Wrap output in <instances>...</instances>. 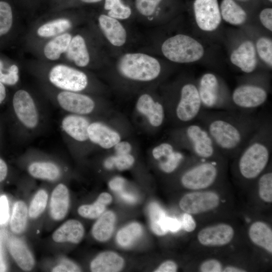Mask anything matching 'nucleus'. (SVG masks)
I'll return each mask as SVG.
<instances>
[{
    "label": "nucleus",
    "instance_id": "nucleus-1",
    "mask_svg": "<svg viewBox=\"0 0 272 272\" xmlns=\"http://www.w3.org/2000/svg\"><path fill=\"white\" fill-rule=\"evenodd\" d=\"M265 114L238 110L203 109L196 121L208 130L220 153L234 159L261 124Z\"/></svg>",
    "mask_w": 272,
    "mask_h": 272
},
{
    "label": "nucleus",
    "instance_id": "nucleus-2",
    "mask_svg": "<svg viewBox=\"0 0 272 272\" xmlns=\"http://www.w3.org/2000/svg\"><path fill=\"white\" fill-rule=\"evenodd\" d=\"M272 151V119L265 115L247 144L234 158V176L244 184H252L270 163Z\"/></svg>",
    "mask_w": 272,
    "mask_h": 272
},
{
    "label": "nucleus",
    "instance_id": "nucleus-3",
    "mask_svg": "<svg viewBox=\"0 0 272 272\" xmlns=\"http://www.w3.org/2000/svg\"><path fill=\"white\" fill-rule=\"evenodd\" d=\"M227 158L205 159L193 156L184 166L179 181L190 191L210 189L223 183L227 169Z\"/></svg>",
    "mask_w": 272,
    "mask_h": 272
},
{
    "label": "nucleus",
    "instance_id": "nucleus-4",
    "mask_svg": "<svg viewBox=\"0 0 272 272\" xmlns=\"http://www.w3.org/2000/svg\"><path fill=\"white\" fill-rule=\"evenodd\" d=\"M174 139L180 148L201 159L226 158L219 151L206 128L199 122L183 125L174 134Z\"/></svg>",
    "mask_w": 272,
    "mask_h": 272
},
{
    "label": "nucleus",
    "instance_id": "nucleus-5",
    "mask_svg": "<svg viewBox=\"0 0 272 272\" xmlns=\"http://www.w3.org/2000/svg\"><path fill=\"white\" fill-rule=\"evenodd\" d=\"M120 74L126 78L147 82L156 79L161 72V65L155 58L141 53H127L117 63Z\"/></svg>",
    "mask_w": 272,
    "mask_h": 272
},
{
    "label": "nucleus",
    "instance_id": "nucleus-6",
    "mask_svg": "<svg viewBox=\"0 0 272 272\" xmlns=\"http://www.w3.org/2000/svg\"><path fill=\"white\" fill-rule=\"evenodd\" d=\"M197 86L203 109L237 110L232 102L231 96L214 74L203 75Z\"/></svg>",
    "mask_w": 272,
    "mask_h": 272
},
{
    "label": "nucleus",
    "instance_id": "nucleus-7",
    "mask_svg": "<svg viewBox=\"0 0 272 272\" xmlns=\"http://www.w3.org/2000/svg\"><path fill=\"white\" fill-rule=\"evenodd\" d=\"M170 108L175 120L183 126L196 121L203 109L197 86L189 82L184 84L176 101Z\"/></svg>",
    "mask_w": 272,
    "mask_h": 272
},
{
    "label": "nucleus",
    "instance_id": "nucleus-8",
    "mask_svg": "<svg viewBox=\"0 0 272 272\" xmlns=\"http://www.w3.org/2000/svg\"><path fill=\"white\" fill-rule=\"evenodd\" d=\"M161 50L167 58L178 63L196 61L204 54L202 45L184 34H177L168 38L163 42Z\"/></svg>",
    "mask_w": 272,
    "mask_h": 272
},
{
    "label": "nucleus",
    "instance_id": "nucleus-9",
    "mask_svg": "<svg viewBox=\"0 0 272 272\" xmlns=\"http://www.w3.org/2000/svg\"><path fill=\"white\" fill-rule=\"evenodd\" d=\"M218 192L210 189L190 191L180 199L179 206L184 213L191 215L208 213L218 209L222 203Z\"/></svg>",
    "mask_w": 272,
    "mask_h": 272
},
{
    "label": "nucleus",
    "instance_id": "nucleus-10",
    "mask_svg": "<svg viewBox=\"0 0 272 272\" xmlns=\"http://www.w3.org/2000/svg\"><path fill=\"white\" fill-rule=\"evenodd\" d=\"M268 92L262 86L244 83L238 86L231 95L232 102L238 110L254 111L267 100Z\"/></svg>",
    "mask_w": 272,
    "mask_h": 272
},
{
    "label": "nucleus",
    "instance_id": "nucleus-11",
    "mask_svg": "<svg viewBox=\"0 0 272 272\" xmlns=\"http://www.w3.org/2000/svg\"><path fill=\"white\" fill-rule=\"evenodd\" d=\"M49 79L57 88L67 91H80L88 85V78L85 73L63 64L57 65L51 70Z\"/></svg>",
    "mask_w": 272,
    "mask_h": 272
},
{
    "label": "nucleus",
    "instance_id": "nucleus-12",
    "mask_svg": "<svg viewBox=\"0 0 272 272\" xmlns=\"http://www.w3.org/2000/svg\"><path fill=\"white\" fill-rule=\"evenodd\" d=\"M177 148L173 143L168 142L161 143L153 148V157L157 162L159 169L163 173H173L182 164L188 162L193 157L191 154L186 155Z\"/></svg>",
    "mask_w": 272,
    "mask_h": 272
},
{
    "label": "nucleus",
    "instance_id": "nucleus-13",
    "mask_svg": "<svg viewBox=\"0 0 272 272\" xmlns=\"http://www.w3.org/2000/svg\"><path fill=\"white\" fill-rule=\"evenodd\" d=\"M235 235V230L232 225L220 223L201 229L197 233L196 239L203 246L219 247L229 244Z\"/></svg>",
    "mask_w": 272,
    "mask_h": 272
},
{
    "label": "nucleus",
    "instance_id": "nucleus-14",
    "mask_svg": "<svg viewBox=\"0 0 272 272\" xmlns=\"http://www.w3.org/2000/svg\"><path fill=\"white\" fill-rule=\"evenodd\" d=\"M195 21L205 31L216 30L221 22V15L217 0H195L193 4Z\"/></svg>",
    "mask_w": 272,
    "mask_h": 272
},
{
    "label": "nucleus",
    "instance_id": "nucleus-15",
    "mask_svg": "<svg viewBox=\"0 0 272 272\" xmlns=\"http://www.w3.org/2000/svg\"><path fill=\"white\" fill-rule=\"evenodd\" d=\"M13 105L17 117L25 126L33 128L37 125V111L32 98L27 91H17L13 96Z\"/></svg>",
    "mask_w": 272,
    "mask_h": 272
},
{
    "label": "nucleus",
    "instance_id": "nucleus-16",
    "mask_svg": "<svg viewBox=\"0 0 272 272\" xmlns=\"http://www.w3.org/2000/svg\"><path fill=\"white\" fill-rule=\"evenodd\" d=\"M57 99L64 110L78 114H89L95 107V103L90 97L72 91L60 92Z\"/></svg>",
    "mask_w": 272,
    "mask_h": 272
},
{
    "label": "nucleus",
    "instance_id": "nucleus-17",
    "mask_svg": "<svg viewBox=\"0 0 272 272\" xmlns=\"http://www.w3.org/2000/svg\"><path fill=\"white\" fill-rule=\"evenodd\" d=\"M136 108L140 113L147 117L153 127H159L164 122L166 114L164 106L150 95L144 94L140 96Z\"/></svg>",
    "mask_w": 272,
    "mask_h": 272
},
{
    "label": "nucleus",
    "instance_id": "nucleus-18",
    "mask_svg": "<svg viewBox=\"0 0 272 272\" xmlns=\"http://www.w3.org/2000/svg\"><path fill=\"white\" fill-rule=\"evenodd\" d=\"M230 60L242 72L247 74L253 72L257 65L256 50L253 42L247 40L242 43L231 53Z\"/></svg>",
    "mask_w": 272,
    "mask_h": 272
},
{
    "label": "nucleus",
    "instance_id": "nucleus-19",
    "mask_svg": "<svg viewBox=\"0 0 272 272\" xmlns=\"http://www.w3.org/2000/svg\"><path fill=\"white\" fill-rule=\"evenodd\" d=\"M88 135L92 143L107 149L113 147L121 139L117 131L100 122L90 123Z\"/></svg>",
    "mask_w": 272,
    "mask_h": 272
},
{
    "label": "nucleus",
    "instance_id": "nucleus-20",
    "mask_svg": "<svg viewBox=\"0 0 272 272\" xmlns=\"http://www.w3.org/2000/svg\"><path fill=\"white\" fill-rule=\"evenodd\" d=\"M248 236L251 243L267 253L272 254V229L265 222H253L248 229Z\"/></svg>",
    "mask_w": 272,
    "mask_h": 272
},
{
    "label": "nucleus",
    "instance_id": "nucleus-21",
    "mask_svg": "<svg viewBox=\"0 0 272 272\" xmlns=\"http://www.w3.org/2000/svg\"><path fill=\"white\" fill-rule=\"evenodd\" d=\"M70 193L63 184H58L53 190L49 203L50 215L55 221H61L66 216L70 207Z\"/></svg>",
    "mask_w": 272,
    "mask_h": 272
},
{
    "label": "nucleus",
    "instance_id": "nucleus-22",
    "mask_svg": "<svg viewBox=\"0 0 272 272\" xmlns=\"http://www.w3.org/2000/svg\"><path fill=\"white\" fill-rule=\"evenodd\" d=\"M98 22L104 35L111 44L121 46L125 43L126 31L116 19L102 14L99 17Z\"/></svg>",
    "mask_w": 272,
    "mask_h": 272
},
{
    "label": "nucleus",
    "instance_id": "nucleus-23",
    "mask_svg": "<svg viewBox=\"0 0 272 272\" xmlns=\"http://www.w3.org/2000/svg\"><path fill=\"white\" fill-rule=\"evenodd\" d=\"M85 230L82 224L74 219L67 220L52 234L53 240L57 243H79L83 239Z\"/></svg>",
    "mask_w": 272,
    "mask_h": 272
},
{
    "label": "nucleus",
    "instance_id": "nucleus-24",
    "mask_svg": "<svg viewBox=\"0 0 272 272\" xmlns=\"http://www.w3.org/2000/svg\"><path fill=\"white\" fill-rule=\"evenodd\" d=\"M124 264V259L117 253L104 251L99 254L90 264L93 272H117L120 271Z\"/></svg>",
    "mask_w": 272,
    "mask_h": 272
},
{
    "label": "nucleus",
    "instance_id": "nucleus-25",
    "mask_svg": "<svg viewBox=\"0 0 272 272\" xmlns=\"http://www.w3.org/2000/svg\"><path fill=\"white\" fill-rule=\"evenodd\" d=\"M8 248L14 260L22 269L29 271L33 268L34 256L24 242L17 238H11L8 242Z\"/></svg>",
    "mask_w": 272,
    "mask_h": 272
},
{
    "label": "nucleus",
    "instance_id": "nucleus-26",
    "mask_svg": "<svg viewBox=\"0 0 272 272\" xmlns=\"http://www.w3.org/2000/svg\"><path fill=\"white\" fill-rule=\"evenodd\" d=\"M90 123L85 117L78 115L65 117L61 123L63 130L71 137L79 142L88 139V128Z\"/></svg>",
    "mask_w": 272,
    "mask_h": 272
},
{
    "label": "nucleus",
    "instance_id": "nucleus-27",
    "mask_svg": "<svg viewBox=\"0 0 272 272\" xmlns=\"http://www.w3.org/2000/svg\"><path fill=\"white\" fill-rule=\"evenodd\" d=\"M116 221L115 214L108 211L103 213L94 224L92 234L98 241L105 242L112 236Z\"/></svg>",
    "mask_w": 272,
    "mask_h": 272
},
{
    "label": "nucleus",
    "instance_id": "nucleus-28",
    "mask_svg": "<svg viewBox=\"0 0 272 272\" xmlns=\"http://www.w3.org/2000/svg\"><path fill=\"white\" fill-rule=\"evenodd\" d=\"M69 59L81 67L87 65L90 61L89 54L84 39L80 35L72 38L66 50Z\"/></svg>",
    "mask_w": 272,
    "mask_h": 272
},
{
    "label": "nucleus",
    "instance_id": "nucleus-29",
    "mask_svg": "<svg viewBox=\"0 0 272 272\" xmlns=\"http://www.w3.org/2000/svg\"><path fill=\"white\" fill-rule=\"evenodd\" d=\"M220 10L223 19L232 25L242 24L246 20V12L233 0H223Z\"/></svg>",
    "mask_w": 272,
    "mask_h": 272
},
{
    "label": "nucleus",
    "instance_id": "nucleus-30",
    "mask_svg": "<svg viewBox=\"0 0 272 272\" xmlns=\"http://www.w3.org/2000/svg\"><path fill=\"white\" fill-rule=\"evenodd\" d=\"M112 200V197L109 193L102 192L93 203L80 206L78 208V212L81 217L85 218L94 219L99 218Z\"/></svg>",
    "mask_w": 272,
    "mask_h": 272
},
{
    "label": "nucleus",
    "instance_id": "nucleus-31",
    "mask_svg": "<svg viewBox=\"0 0 272 272\" xmlns=\"http://www.w3.org/2000/svg\"><path fill=\"white\" fill-rule=\"evenodd\" d=\"M28 172L33 177L48 180L57 179L60 174L59 168L49 162H35L28 167Z\"/></svg>",
    "mask_w": 272,
    "mask_h": 272
},
{
    "label": "nucleus",
    "instance_id": "nucleus-32",
    "mask_svg": "<svg viewBox=\"0 0 272 272\" xmlns=\"http://www.w3.org/2000/svg\"><path fill=\"white\" fill-rule=\"evenodd\" d=\"M72 39L69 33L59 35L48 42L44 47V53L49 59H58L61 54L66 51Z\"/></svg>",
    "mask_w": 272,
    "mask_h": 272
},
{
    "label": "nucleus",
    "instance_id": "nucleus-33",
    "mask_svg": "<svg viewBox=\"0 0 272 272\" xmlns=\"http://www.w3.org/2000/svg\"><path fill=\"white\" fill-rule=\"evenodd\" d=\"M143 232V227L140 224L131 223L118 231L116 237V241L122 247H129L141 237Z\"/></svg>",
    "mask_w": 272,
    "mask_h": 272
},
{
    "label": "nucleus",
    "instance_id": "nucleus-34",
    "mask_svg": "<svg viewBox=\"0 0 272 272\" xmlns=\"http://www.w3.org/2000/svg\"><path fill=\"white\" fill-rule=\"evenodd\" d=\"M257 188L260 199L266 203L272 202V171L271 163L253 183ZM252 183V184H253Z\"/></svg>",
    "mask_w": 272,
    "mask_h": 272
},
{
    "label": "nucleus",
    "instance_id": "nucleus-35",
    "mask_svg": "<svg viewBox=\"0 0 272 272\" xmlns=\"http://www.w3.org/2000/svg\"><path fill=\"white\" fill-rule=\"evenodd\" d=\"M148 212L153 232L158 235L166 234L168 231L166 225L167 216L164 210L157 203L153 202L149 206Z\"/></svg>",
    "mask_w": 272,
    "mask_h": 272
},
{
    "label": "nucleus",
    "instance_id": "nucleus-36",
    "mask_svg": "<svg viewBox=\"0 0 272 272\" xmlns=\"http://www.w3.org/2000/svg\"><path fill=\"white\" fill-rule=\"evenodd\" d=\"M28 209L22 200L17 201L14 205L10 221V228L16 234L23 232L26 227Z\"/></svg>",
    "mask_w": 272,
    "mask_h": 272
},
{
    "label": "nucleus",
    "instance_id": "nucleus-37",
    "mask_svg": "<svg viewBox=\"0 0 272 272\" xmlns=\"http://www.w3.org/2000/svg\"><path fill=\"white\" fill-rule=\"evenodd\" d=\"M71 26V22L68 19H58L42 25L38 29L37 32L41 37H52L65 31Z\"/></svg>",
    "mask_w": 272,
    "mask_h": 272
},
{
    "label": "nucleus",
    "instance_id": "nucleus-38",
    "mask_svg": "<svg viewBox=\"0 0 272 272\" xmlns=\"http://www.w3.org/2000/svg\"><path fill=\"white\" fill-rule=\"evenodd\" d=\"M13 13L11 6L5 1H0V39L6 36L13 25Z\"/></svg>",
    "mask_w": 272,
    "mask_h": 272
},
{
    "label": "nucleus",
    "instance_id": "nucleus-39",
    "mask_svg": "<svg viewBox=\"0 0 272 272\" xmlns=\"http://www.w3.org/2000/svg\"><path fill=\"white\" fill-rule=\"evenodd\" d=\"M134 162V158L130 153L127 154H115L108 157L104 163V167L108 169L116 167L120 171L130 168Z\"/></svg>",
    "mask_w": 272,
    "mask_h": 272
},
{
    "label": "nucleus",
    "instance_id": "nucleus-40",
    "mask_svg": "<svg viewBox=\"0 0 272 272\" xmlns=\"http://www.w3.org/2000/svg\"><path fill=\"white\" fill-rule=\"evenodd\" d=\"M48 194L44 189L38 190L32 198L29 209L28 215L32 219H36L44 211L47 203Z\"/></svg>",
    "mask_w": 272,
    "mask_h": 272
},
{
    "label": "nucleus",
    "instance_id": "nucleus-41",
    "mask_svg": "<svg viewBox=\"0 0 272 272\" xmlns=\"http://www.w3.org/2000/svg\"><path fill=\"white\" fill-rule=\"evenodd\" d=\"M104 9L108 10V16L118 19H126L131 15V9L121 0H105Z\"/></svg>",
    "mask_w": 272,
    "mask_h": 272
},
{
    "label": "nucleus",
    "instance_id": "nucleus-42",
    "mask_svg": "<svg viewBox=\"0 0 272 272\" xmlns=\"http://www.w3.org/2000/svg\"><path fill=\"white\" fill-rule=\"evenodd\" d=\"M19 69L12 64L6 69L3 60L0 58V82L7 85H15L19 80Z\"/></svg>",
    "mask_w": 272,
    "mask_h": 272
},
{
    "label": "nucleus",
    "instance_id": "nucleus-43",
    "mask_svg": "<svg viewBox=\"0 0 272 272\" xmlns=\"http://www.w3.org/2000/svg\"><path fill=\"white\" fill-rule=\"evenodd\" d=\"M256 48L260 58L270 67L272 66V41L266 37L260 38L256 42Z\"/></svg>",
    "mask_w": 272,
    "mask_h": 272
},
{
    "label": "nucleus",
    "instance_id": "nucleus-44",
    "mask_svg": "<svg viewBox=\"0 0 272 272\" xmlns=\"http://www.w3.org/2000/svg\"><path fill=\"white\" fill-rule=\"evenodd\" d=\"M162 0H135V7L142 15L151 16L158 4Z\"/></svg>",
    "mask_w": 272,
    "mask_h": 272
},
{
    "label": "nucleus",
    "instance_id": "nucleus-45",
    "mask_svg": "<svg viewBox=\"0 0 272 272\" xmlns=\"http://www.w3.org/2000/svg\"><path fill=\"white\" fill-rule=\"evenodd\" d=\"M225 266L220 260L209 258L201 262L198 269L201 272H223Z\"/></svg>",
    "mask_w": 272,
    "mask_h": 272
},
{
    "label": "nucleus",
    "instance_id": "nucleus-46",
    "mask_svg": "<svg viewBox=\"0 0 272 272\" xmlns=\"http://www.w3.org/2000/svg\"><path fill=\"white\" fill-rule=\"evenodd\" d=\"M81 268L74 262L63 259L52 268V271L54 272H76L81 271Z\"/></svg>",
    "mask_w": 272,
    "mask_h": 272
},
{
    "label": "nucleus",
    "instance_id": "nucleus-47",
    "mask_svg": "<svg viewBox=\"0 0 272 272\" xmlns=\"http://www.w3.org/2000/svg\"><path fill=\"white\" fill-rule=\"evenodd\" d=\"M181 227L187 232H192L195 230L197 224L192 216L189 214L184 213L181 219Z\"/></svg>",
    "mask_w": 272,
    "mask_h": 272
},
{
    "label": "nucleus",
    "instance_id": "nucleus-48",
    "mask_svg": "<svg viewBox=\"0 0 272 272\" xmlns=\"http://www.w3.org/2000/svg\"><path fill=\"white\" fill-rule=\"evenodd\" d=\"M259 19L262 24L268 30L272 31V9L266 8L262 10L259 14Z\"/></svg>",
    "mask_w": 272,
    "mask_h": 272
},
{
    "label": "nucleus",
    "instance_id": "nucleus-49",
    "mask_svg": "<svg viewBox=\"0 0 272 272\" xmlns=\"http://www.w3.org/2000/svg\"><path fill=\"white\" fill-rule=\"evenodd\" d=\"M9 203L5 195L0 197V225L5 223L9 218Z\"/></svg>",
    "mask_w": 272,
    "mask_h": 272
},
{
    "label": "nucleus",
    "instance_id": "nucleus-50",
    "mask_svg": "<svg viewBox=\"0 0 272 272\" xmlns=\"http://www.w3.org/2000/svg\"><path fill=\"white\" fill-rule=\"evenodd\" d=\"M178 270L177 263L172 260H166L162 262L154 271L175 272Z\"/></svg>",
    "mask_w": 272,
    "mask_h": 272
},
{
    "label": "nucleus",
    "instance_id": "nucleus-51",
    "mask_svg": "<svg viewBox=\"0 0 272 272\" xmlns=\"http://www.w3.org/2000/svg\"><path fill=\"white\" fill-rule=\"evenodd\" d=\"M115 154H127L130 153L131 146L126 141H119L114 147Z\"/></svg>",
    "mask_w": 272,
    "mask_h": 272
},
{
    "label": "nucleus",
    "instance_id": "nucleus-52",
    "mask_svg": "<svg viewBox=\"0 0 272 272\" xmlns=\"http://www.w3.org/2000/svg\"><path fill=\"white\" fill-rule=\"evenodd\" d=\"M124 184V179L120 177H116L113 178L109 183V186L110 189L118 192L123 190Z\"/></svg>",
    "mask_w": 272,
    "mask_h": 272
},
{
    "label": "nucleus",
    "instance_id": "nucleus-53",
    "mask_svg": "<svg viewBox=\"0 0 272 272\" xmlns=\"http://www.w3.org/2000/svg\"><path fill=\"white\" fill-rule=\"evenodd\" d=\"M166 225L167 230L173 232H177L181 227V222L177 219L169 217H167Z\"/></svg>",
    "mask_w": 272,
    "mask_h": 272
},
{
    "label": "nucleus",
    "instance_id": "nucleus-54",
    "mask_svg": "<svg viewBox=\"0 0 272 272\" xmlns=\"http://www.w3.org/2000/svg\"><path fill=\"white\" fill-rule=\"evenodd\" d=\"M246 269L239 266L234 265H225L223 272H245Z\"/></svg>",
    "mask_w": 272,
    "mask_h": 272
},
{
    "label": "nucleus",
    "instance_id": "nucleus-55",
    "mask_svg": "<svg viewBox=\"0 0 272 272\" xmlns=\"http://www.w3.org/2000/svg\"><path fill=\"white\" fill-rule=\"evenodd\" d=\"M8 168L4 160L0 159V182L4 180L7 176Z\"/></svg>",
    "mask_w": 272,
    "mask_h": 272
},
{
    "label": "nucleus",
    "instance_id": "nucleus-56",
    "mask_svg": "<svg viewBox=\"0 0 272 272\" xmlns=\"http://www.w3.org/2000/svg\"><path fill=\"white\" fill-rule=\"evenodd\" d=\"M119 192L121 198L123 199L125 201L131 203L135 202L136 198L133 195L124 192L122 190Z\"/></svg>",
    "mask_w": 272,
    "mask_h": 272
},
{
    "label": "nucleus",
    "instance_id": "nucleus-57",
    "mask_svg": "<svg viewBox=\"0 0 272 272\" xmlns=\"http://www.w3.org/2000/svg\"><path fill=\"white\" fill-rule=\"evenodd\" d=\"M6 97V91L4 85L0 82V104Z\"/></svg>",
    "mask_w": 272,
    "mask_h": 272
},
{
    "label": "nucleus",
    "instance_id": "nucleus-58",
    "mask_svg": "<svg viewBox=\"0 0 272 272\" xmlns=\"http://www.w3.org/2000/svg\"><path fill=\"white\" fill-rule=\"evenodd\" d=\"M7 267L2 256H0V271H6Z\"/></svg>",
    "mask_w": 272,
    "mask_h": 272
},
{
    "label": "nucleus",
    "instance_id": "nucleus-59",
    "mask_svg": "<svg viewBox=\"0 0 272 272\" xmlns=\"http://www.w3.org/2000/svg\"><path fill=\"white\" fill-rule=\"evenodd\" d=\"M81 1L86 3H95L100 2L102 0H81Z\"/></svg>",
    "mask_w": 272,
    "mask_h": 272
},
{
    "label": "nucleus",
    "instance_id": "nucleus-60",
    "mask_svg": "<svg viewBox=\"0 0 272 272\" xmlns=\"http://www.w3.org/2000/svg\"><path fill=\"white\" fill-rule=\"evenodd\" d=\"M269 1L270 2H271V1H272V0H269Z\"/></svg>",
    "mask_w": 272,
    "mask_h": 272
},
{
    "label": "nucleus",
    "instance_id": "nucleus-61",
    "mask_svg": "<svg viewBox=\"0 0 272 272\" xmlns=\"http://www.w3.org/2000/svg\"><path fill=\"white\" fill-rule=\"evenodd\" d=\"M241 1H245V0H241Z\"/></svg>",
    "mask_w": 272,
    "mask_h": 272
},
{
    "label": "nucleus",
    "instance_id": "nucleus-62",
    "mask_svg": "<svg viewBox=\"0 0 272 272\" xmlns=\"http://www.w3.org/2000/svg\"><path fill=\"white\" fill-rule=\"evenodd\" d=\"M1 256V255H0V256Z\"/></svg>",
    "mask_w": 272,
    "mask_h": 272
}]
</instances>
